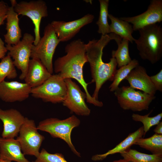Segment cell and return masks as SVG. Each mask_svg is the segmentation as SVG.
I'll list each match as a JSON object with an SVG mask.
<instances>
[{"label":"cell","instance_id":"24","mask_svg":"<svg viewBox=\"0 0 162 162\" xmlns=\"http://www.w3.org/2000/svg\"><path fill=\"white\" fill-rule=\"evenodd\" d=\"M134 145H138L152 154H162V134H155L149 138H140Z\"/></svg>","mask_w":162,"mask_h":162},{"label":"cell","instance_id":"30","mask_svg":"<svg viewBox=\"0 0 162 162\" xmlns=\"http://www.w3.org/2000/svg\"><path fill=\"white\" fill-rule=\"evenodd\" d=\"M156 91L162 92V70L156 74L150 76Z\"/></svg>","mask_w":162,"mask_h":162},{"label":"cell","instance_id":"33","mask_svg":"<svg viewBox=\"0 0 162 162\" xmlns=\"http://www.w3.org/2000/svg\"><path fill=\"white\" fill-rule=\"evenodd\" d=\"M155 134H162V122H160L157 125V126L153 130Z\"/></svg>","mask_w":162,"mask_h":162},{"label":"cell","instance_id":"23","mask_svg":"<svg viewBox=\"0 0 162 162\" xmlns=\"http://www.w3.org/2000/svg\"><path fill=\"white\" fill-rule=\"evenodd\" d=\"M120 154L123 159L132 162H162V154H147L130 148Z\"/></svg>","mask_w":162,"mask_h":162},{"label":"cell","instance_id":"31","mask_svg":"<svg viewBox=\"0 0 162 162\" xmlns=\"http://www.w3.org/2000/svg\"><path fill=\"white\" fill-rule=\"evenodd\" d=\"M9 7L4 2L0 1V26L3 24L4 20L6 19Z\"/></svg>","mask_w":162,"mask_h":162},{"label":"cell","instance_id":"5","mask_svg":"<svg viewBox=\"0 0 162 162\" xmlns=\"http://www.w3.org/2000/svg\"><path fill=\"white\" fill-rule=\"evenodd\" d=\"M60 42L51 24L49 23L44 28L43 36L32 49L31 58L40 60L51 74L54 71L53 57Z\"/></svg>","mask_w":162,"mask_h":162},{"label":"cell","instance_id":"29","mask_svg":"<svg viewBox=\"0 0 162 162\" xmlns=\"http://www.w3.org/2000/svg\"><path fill=\"white\" fill-rule=\"evenodd\" d=\"M35 162H68L61 153L51 154L43 148L40 152Z\"/></svg>","mask_w":162,"mask_h":162},{"label":"cell","instance_id":"21","mask_svg":"<svg viewBox=\"0 0 162 162\" xmlns=\"http://www.w3.org/2000/svg\"><path fill=\"white\" fill-rule=\"evenodd\" d=\"M108 17L111 21V23L110 25V33H114L133 43L135 39L132 35L134 31L132 26L128 22L115 17L111 14H109Z\"/></svg>","mask_w":162,"mask_h":162},{"label":"cell","instance_id":"17","mask_svg":"<svg viewBox=\"0 0 162 162\" xmlns=\"http://www.w3.org/2000/svg\"><path fill=\"white\" fill-rule=\"evenodd\" d=\"M52 75L40 60L31 58L24 80L33 88L41 85Z\"/></svg>","mask_w":162,"mask_h":162},{"label":"cell","instance_id":"9","mask_svg":"<svg viewBox=\"0 0 162 162\" xmlns=\"http://www.w3.org/2000/svg\"><path fill=\"white\" fill-rule=\"evenodd\" d=\"M38 130L34 121L25 117L16 139L24 155L34 156L36 158L39 156V149L45 137Z\"/></svg>","mask_w":162,"mask_h":162},{"label":"cell","instance_id":"8","mask_svg":"<svg viewBox=\"0 0 162 162\" xmlns=\"http://www.w3.org/2000/svg\"><path fill=\"white\" fill-rule=\"evenodd\" d=\"M11 6L18 15H21L28 17L34 25V40L36 45L40 39V26L41 20L48 16L47 7L46 2L42 0L22 1L17 3L16 0H10Z\"/></svg>","mask_w":162,"mask_h":162},{"label":"cell","instance_id":"2","mask_svg":"<svg viewBox=\"0 0 162 162\" xmlns=\"http://www.w3.org/2000/svg\"><path fill=\"white\" fill-rule=\"evenodd\" d=\"M117 35L110 33L101 35L98 40L93 39L86 44L88 62L89 63L92 78V82L95 83V88L92 96L98 100L99 92L103 85L107 81H112L117 66L116 59L113 57L108 63L103 60L104 48Z\"/></svg>","mask_w":162,"mask_h":162},{"label":"cell","instance_id":"36","mask_svg":"<svg viewBox=\"0 0 162 162\" xmlns=\"http://www.w3.org/2000/svg\"><path fill=\"white\" fill-rule=\"evenodd\" d=\"M1 159V157H0V160Z\"/></svg>","mask_w":162,"mask_h":162},{"label":"cell","instance_id":"37","mask_svg":"<svg viewBox=\"0 0 162 162\" xmlns=\"http://www.w3.org/2000/svg\"><path fill=\"white\" fill-rule=\"evenodd\" d=\"M32 162H35V161H32Z\"/></svg>","mask_w":162,"mask_h":162},{"label":"cell","instance_id":"10","mask_svg":"<svg viewBox=\"0 0 162 162\" xmlns=\"http://www.w3.org/2000/svg\"><path fill=\"white\" fill-rule=\"evenodd\" d=\"M34 40L32 35L26 33L16 44L6 46L14 66L21 72L19 76L21 80H24L26 74Z\"/></svg>","mask_w":162,"mask_h":162},{"label":"cell","instance_id":"20","mask_svg":"<svg viewBox=\"0 0 162 162\" xmlns=\"http://www.w3.org/2000/svg\"><path fill=\"white\" fill-rule=\"evenodd\" d=\"M144 136L143 127L142 126L136 131L129 134L124 140L114 148L109 150L105 153L97 154L93 155L92 160L94 161H102L108 156L117 153L120 154L130 148L139 139Z\"/></svg>","mask_w":162,"mask_h":162},{"label":"cell","instance_id":"7","mask_svg":"<svg viewBox=\"0 0 162 162\" xmlns=\"http://www.w3.org/2000/svg\"><path fill=\"white\" fill-rule=\"evenodd\" d=\"M65 80L58 74L52 75L44 83L32 88L31 95L45 102L53 104L62 103L67 94Z\"/></svg>","mask_w":162,"mask_h":162},{"label":"cell","instance_id":"32","mask_svg":"<svg viewBox=\"0 0 162 162\" xmlns=\"http://www.w3.org/2000/svg\"><path fill=\"white\" fill-rule=\"evenodd\" d=\"M7 49L4 45V43L0 38V59H2L5 56L8 52Z\"/></svg>","mask_w":162,"mask_h":162},{"label":"cell","instance_id":"28","mask_svg":"<svg viewBox=\"0 0 162 162\" xmlns=\"http://www.w3.org/2000/svg\"><path fill=\"white\" fill-rule=\"evenodd\" d=\"M152 112L151 111L149 113L143 116L135 113L132 115V118L134 121L142 123L144 136L151 127L158 124L162 118V113L153 117H149V115Z\"/></svg>","mask_w":162,"mask_h":162},{"label":"cell","instance_id":"11","mask_svg":"<svg viewBox=\"0 0 162 162\" xmlns=\"http://www.w3.org/2000/svg\"><path fill=\"white\" fill-rule=\"evenodd\" d=\"M64 80L67 92L66 97L62 102L63 106L78 115H89L91 110L85 102V99L86 98L85 92L82 91L79 86L71 79L67 78Z\"/></svg>","mask_w":162,"mask_h":162},{"label":"cell","instance_id":"35","mask_svg":"<svg viewBox=\"0 0 162 162\" xmlns=\"http://www.w3.org/2000/svg\"><path fill=\"white\" fill-rule=\"evenodd\" d=\"M0 162H12V161L6 160H0Z\"/></svg>","mask_w":162,"mask_h":162},{"label":"cell","instance_id":"1","mask_svg":"<svg viewBox=\"0 0 162 162\" xmlns=\"http://www.w3.org/2000/svg\"><path fill=\"white\" fill-rule=\"evenodd\" d=\"M66 54L58 58L55 61L53 70L64 79H73L82 86L86 95V101L95 106L102 107V101L92 97L87 89L88 84L84 80L83 67L88 62L86 55V44L81 40H73L65 48Z\"/></svg>","mask_w":162,"mask_h":162},{"label":"cell","instance_id":"22","mask_svg":"<svg viewBox=\"0 0 162 162\" xmlns=\"http://www.w3.org/2000/svg\"><path fill=\"white\" fill-rule=\"evenodd\" d=\"M115 40L117 44L118 48L117 50L112 51V56L116 59L117 66L120 68L128 64L132 60L129 53V42L119 36Z\"/></svg>","mask_w":162,"mask_h":162},{"label":"cell","instance_id":"14","mask_svg":"<svg viewBox=\"0 0 162 162\" xmlns=\"http://www.w3.org/2000/svg\"><path fill=\"white\" fill-rule=\"evenodd\" d=\"M32 89L25 82L4 80L0 83V99L8 103L22 101L28 98Z\"/></svg>","mask_w":162,"mask_h":162},{"label":"cell","instance_id":"13","mask_svg":"<svg viewBox=\"0 0 162 162\" xmlns=\"http://www.w3.org/2000/svg\"><path fill=\"white\" fill-rule=\"evenodd\" d=\"M94 16L88 14L82 17L69 22L53 21L50 23L61 42H65L73 38L85 26L93 21Z\"/></svg>","mask_w":162,"mask_h":162},{"label":"cell","instance_id":"15","mask_svg":"<svg viewBox=\"0 0 162 162\" xmlns=\"http://www.w3.org/2000/svg\"><path fill=\"white\" fill-rule=\"evenodd\" d=\"M25 118L21 112L16 109L4 110L0 108V119L3 125L2 137L14 138L17 137Z\"/></svg>","mask_w":162,"mask_h":162},{"label":"cell","instance_id":"18","mask_svg":"<svg viewBox=\"0 0 162 162\" xmlns=\"http://www.w3.org/2000/svg\"><path fill=\"white\" fill-rule=\"evenodd\" d=\"M1 159L16 162H31L25 157L16 139L0 137Z\"/></svg>","mask_w":162,"mask_h":162},{"label":"cell","instance_id":"34","mask_svg":"<svg viewBox=\"0 0 162 162\" xmlns=\"http://www.w3.org/2000/svg\"><path fill=\"white\" fill-rule=\"evenodd\" d=\"M112 162H132L131 161L127 160L124 159H120L118 160H114Z\"/></svg>","mask_w":162,"mask_h":162},{"label":"cell","instance_id":"25","mask_svg":"<svg viewBox=\"0 0 162 162\" xmlns=\"http://www.w3.org/2000/svg\"><path fill=\"white\" fill-rule=\"evenodd\" d=\"M100 10L98 20L96 22L98 27V32L104 35L110 33V25L108 21L109 0H99Z\"/></svg>","mask_w":162,"mask_h":162},{"label":"cell","instance_id":"26","mask_svg":"<svg viewBox=\"0 0 162 162\" xmlns=\"http://www.w3.org/2000/svg\"><path fill=\"white\" fill-rule=\"evenodd\" d=\"M139 65L138 61L134 59L128 64L117 70L112 82L109 87L110 91L114 92L119 87L121 82L125 79L130 71Z\"/></svg>","mask_w":162,"mask_h":162},{"label":"cell","instance_id":"16","mask_svg":"<svg viewBox=\"0 0 162 162\" xmlns=\"http://www.w3.org/2000/svg\"><path fill=\"white\" fill-rule=\"evenodd\" d=\"M131 88L154 95L156 90L146 69L139 65L133 69L125 78Z\"/></svg>","mask_w":162,"mask_h":162},{"label":"cell","instance_id":"27","mask_svg":"<svg viewBox=\"0 0 162 162\" xmlns=\"http://www.w3.org/2000/svg\"><path fill=\"white\" fill-rule=\"evenodd\" d=\"M17 75L13 60L8 54L0 62V83L4 80L6 77L8 79H14Z\"/></svg>","mask_w":162,"mask_h":162},{"label":"cell","instance_id":"19","mask_svg":"<svg viewBox=\"0 0 162 162\" xmlns=\"http://www.w3.org/2000/svg\"><path fill=\"white\" fill-rule=\"evenodd\" d=\"M6 19L7 33L4 35V41L7 45H16L20 40L22 33L19 25L18 15L13 7H9Z\"/></svg>","mask_w":162,"mask_h":162},{"label":"cell","instance_id":"4","mask_svg":"<svg viewBox=\"0 0 162 162\" xmlns=\"http://www.w3.org/2000/svg\"><path fill=\"white\" fill-rule=\"evenodd\" d=\"M80 124V119L72 115L62 120L53 118L46 119L40 122L37 128L38 130L48 133L53 138L63 140L74 154L81 157L80 153L76 149L71 138L73 129L78 127Z\"/></svg>","mask_w":162,"mask_h":162},{"label":"cell","instance_id":"6","mask_svg":"<svg viewBox=\"0 0 162 162\" xmlns=\"http://www.w3.org/2000/svg\"><path fill=\"white\" fill-rule=\"evenodd\" d=\"M114 94L122 109L134 112L148 110L156 98L154 95L136 91L130 86L118 87Z\"/></svg>","mask_w":162,"mask_h":162},{"label":"cell","instance_id":"3","mask_svg":"<svg viewBox=\"0 0 162 162\" xmlns=\"http://www.w3.org/2000/svg\"><path fill=\"white\" fill-rule=\"evenodd\" d=\"M139 38L134 42L141 58L154 64L162 57V28L155 24L139 30Z\"/></svg>","mask_w":162,"mask_h":162},{"label":"cell","instance_id":"12","mask_svg":"<svg viewBox=\"0 0 162 162\" xmlns=\"http://www.w3.org/2000/svg\"><path fill=\"white\" fill-rule=\"evenodd\" d=\"M120 19L131 23L134 31L162 21V0H152L147 10L139 15Z\"/></svg>","mask_w":162,"mask_h":162}]
</instances>
